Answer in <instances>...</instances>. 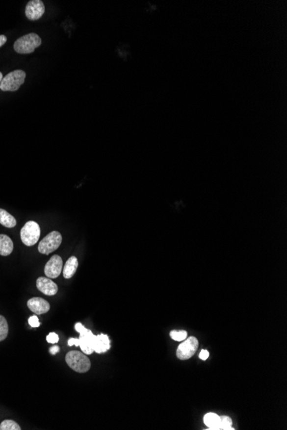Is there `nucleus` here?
Returning a JSON list of instances; mask_svg holds the SVG:
<instances>
[{"label": "nucleus", "mask_w": 287, "mask_h": 430, "mask_svg": "<svg viewBox=\"0 0 287 430\" xmlns=\"http://www.w3.org/2000/svg\"><path fill=\"white\" fill-rule=\"evenodd\" d=\"M42 45V39L35 33H30L18 38L14 43V50L18 53L28 54Z\"/></svg>", "instance_id": "f257e3e1"}, {"label": "nucleus", "mask_w": 287, "mask_h": 430, "mask_svg": "<svg viewBox=\"0 0 287 430\" xmlns=\"http://www.w3.org/2000/svg\"><path fill=\"white\" fill-rule=\"evenodd\" d=\"M66 361L73 370L81 374L89 371L91 366L90 360L86 354L79 351H70L66 354Z\"/></svg>", "instance_id": "f03ea898"}, {"label": "nucleus", "mask_w": 287, "mask_h": 430, "mask_svg": "<svg viewBox=\"0 0 287 430\" xmlns=\"http://www.w3.org/2000/svg\"><path fill=\"white\" fill-rule=\"evenodd\" d=\"M26 73L22 70H17L3 77L0 83V90L3 91H17L24 84Z\"/></svg>", "instance_id": "7ed1b4c3"}, {"label": "nucleus", "mask_w": 287, "mask_h": 430, "mask_svg": "<svg viewBox=\"0 0 287 430\" xmlns=\"http://www.w3.org/2000/svg\"><path fill=\"white\" fill-rule=\"evenodd\" d=\"M75 329L79 332L78 337L79 347L81 351L85 354H91L94 352V344L96 340V336L92 333L91 330L86 329L81 323L75 325Z\"/></svg>", "instance_id": "20e7f679"}, {"label": "nucleus", "mask_w": 287, "mask_h": 430, "mask_svg": "<svg viewBox=\"0 0 287 430\" xmlns=\"http://www.w3.org/2000/svg\"><path fill=\"white\" fill-rule=\"evenodd\" d=\"M40 234H41L40 226L34 221H29L28 223H26L20 233L23 243L28 247L34 246L38 242Z\"/></svg>", "instance_id": "39448f33"}, {"label": "nucleus", "mask_w": 287, "mask_h": 430, "mask_svg": "<svg viewBox=\"0 0 287 430\" xmlns=\"http://www.w3.org/2000/svg\"><path fill=\"white\" fill-rule=\"evenodd\" d=\"M61 242H62V236L60 233L58 231H52L39 243V252L42 254H49L57 250L61 244Z\"/></svg>", "instance_id": "423d86ee"}, {"label": "nucleus", "mask_w": 287, "mask_h": 430, "mask_svg": "<svg viewBox=\"0 0 287 430\" xmlns=\"http://www.w3.org/2000/svg\"><path fill=\"white\" fill-rule=\"evenodd\" d=\"M199 347V342L196 337H190L186 338L184 342L178 346L177 356L180 360H187L192 357Z\"/></svg>", "instance_id": "0eeeda50"}, {"label": "nucleus", "mask_w": 287, "mask_h": 430, "mask_svg": "<svg viewBox=\"0 0 287 430\" xmlns=\"http://www.w3.org/2000/svg\"><path fill=\"white\" fill-rule=\"evenodd\" d=\"M45 12V5L41 0L29 1L25 9V15L31 21L38 20Z\"/></svg>", "instance_id": "6e6552de"}, {"label": "nucleus", "mask_w": 287, "mask_h": 430, "mask_svg": "<svg viewBox=\"0 0 287 430\" xmlns=\"http://www.w3.org/2000/svg\"><path fill=\"white\" fill-rule=\"evenodd\" d=\"M62 267L63 260L61 257H59V255H53L46 264L44 272L49 278H56L62 272Z\"/></svg>", "instance_id": "1a4fd4ad"}, {"label": "nucleus", "mask_w": 287, "mask_h": 430, "mask_svg": "<svg viewBox=\"0 0 287 430\" xmlns=\"http://www.w3.org/2000/svg\"><path fill=\"white\" fill-rule=\"evenodd\" d=\"M36 287L46 296H54L58 292V286L49 278H39L36 281Z\"/></svg>", "instance_id": "9d476101"}, {"label": "nucleus", "mask_w": 287, "mask_h": 430, "mask_svg": "<svg viewBox=\"0 0 287 430\" xmlns=\"http://www.w3.org/2000/svg\"><path fill=\"white\" fill-rule=\"evenodd\" d=\"M28 307L34 312L35 314L42 315L43 313H48L50 309V304L46 300L40 297H34L28 301Z\"/></svg>", "instance_id": "9b49d317"}, {"label": "nucleus", "mask_w": 287, "mask_h": 430, "mask_svg": "<svg viewBox=\"0 0 287 430\" xmlns=\"http://www.w3.org/2000/svg\"><path fill=\"white\" fill-rule=\"evenodd\" d=\"M110 349V339L107 335L100 334L96 336V340L94 344V351L98 354L104 353Z\"/></svg>", "instance_id": "f8f14e48"}, {"label": "nucleus", "mask_w": 287, "mask_h": 430, "mask_svg": "<svg viewBox=\"0 0 287 430\" xmlns=\"http://www.w3.org/2000/svg\"><path fill=\"white\" fill-rule=\"evenodd\" d=\"M78 258L76 257H70L68 259H67V261H66V265L64 266V269H63V276H64V278L66 279L71 278H73L74 274L76 273L77 269H78Z\"/></svg>", "instance_id": "ddd939ff"}, {"label": "nucleus", "mask_w": 287, "mask_h": 430, "mask_svg": "<svg viewBox=\"0 0 287 430\" xmlns=\"http://www.w3.org/2000/svg\"><path fill=\"white\" fill-rule=\"evenodd\" d=\"M13 251V242L5 234H0V255L8 256Z\"/></svg>", "instance_id": "4468645a"}, {"label": "nucleus", "mask_w": 287, "mask_h": 430, "mask_svg": "<svg viewBox=\"0 0 287 430\" xmlns=\"http://www.w3.org/2000/svg\"><path fill=\"white\" fill-rule=\"evenodd\" d=\"M0 224H2L4 227L14 228L17 225V221L13 216L8 213L6 210L0 209Z\"/></svg>", "instance_id": "2eb2a0df"}, {"label": "nucleus", "mask_w": 287, "mask_h": 430, "mask_svg": "<svg viewBox=\"0 0 287 430\" xmlns=\"http://www.w3.org/2000/svg\"><path fill=\"white\" fill-rule=\"evenodd\" d=\"M220 416L215 413H208L204 416V423L209 430H218Z\"/></svg>", "instance_id": "dca6fc26"}, {"label": "nucleus", "mask_w": 287, "mask_h": 430, "mask_svg": "<svg viewBox=\"0 0 287 430\" xmlns=\"http://www.w3.org/2000/svg\"><path fill=\"white\" fill-rule=\"evenodd\" d=\"M9 332L7 320L2 315H0V342L4 341L7 337Z\"/></svg>", "instance_id": "f3484780"}, {"label": "nucleus", "mask_w": 287, "mask_h": 430, "mask_svg": "<svg viewBox=\"0 0 287 430\" xmlns=\"http://www.w3.org/2000/svg\"><path fill=\"white\" fill-rule=\"evenodd\" d=\"M0 430H21V427L12 420H4L0 424Z\"/></svg>", "instance_id": "a211bd4d"}, {"label": "nucleus", "mask_w": 287, "mask_h": 430, "mask_svg": "<svg viewBox=\"0 0 287 430\" xmlns=\"http://www.w3.org/2000/svg\"><path fill=\"white\" fill-rule=\"evenodd\" d=\"M232 421L229 416H220V421H219V425H218V430H234L232 427Z\"/></svg>", "instance_id": "6ab92c4d"}, {"label": "nucleus", "mask_w": 287, "mask_h": 430, "mask_svg": "<svg viewBox=\"0 0 287 430\" xmlns=\"http://www.w3.org/2000/svg\"><path fill=\"white\" fill-rule=\"evenodd\" d=\"M170 337L175 341H183L187 338V332L186 330H172Z\"/></svg>", "instance_id": "aec40b11"}, {"label": "nucleus", "mask_w": 287, "mask_h": 430, "mask_svg": "<svg viewBox=\"0 0 287 430\" xmlns=\"http://www.w3.org/2000/svg\"><path fill=\"white\" fill-rule=\"evenodd\" d=\"M59 336L55 332H51L47 337V341L50 344H57L59 342Z\"/></svg>", "instance_id": "412c9836"}, {"label": "nucleus", "mask_w": 287, "mask_h": 430, "mask_svg": "<svg viewBox=\"0 0 287 430\" xmlns=\"http://www.w3.org/2000/svg\"><path fill=\"white\" fill-rule=\"evenodd\" d=\"M28 324H29L32 327H40V322H39L38 318H37V316H35V315L29 317V319H28Z\"/></svg>", "instance_id": "4be33fe9"}, {"label": "nucleus", "mask_w": 287, "mask_h": 430, "mask_svg": "<svg viewBox=\"0 0 287 430\" xmlns=\"http://www.w3.org/2000/svg\"><path fill=\"white\" fill-rule=\"evenodd\" d=\"M209 357V352L208 351H206V350H202L201 351V353H200V358L202 359L203 361L205 360H207L208 358Z\"/></svg>", "instance_id": "5701e85b"}, {"label": "nucleus", "mask_w": 287, "mask_h": 430, "mask_svg": "<svg viewBox=\"0 0 287 430\" xmlns=\"http://www.w3.org/2000/svg\"><path fill=\"white\" fill-rule=\"evenodd\" d=\"M68 344H69V346H73V345L79 346L78 338H70L69 341H68Z\"/></svg>", "instance_id": "b1692460"}, {"label": "nucleus", "mask_w": 287, "mask_h": 430, "mask_svg": "<svg viewBox=\"0 0 287 430\" xmlns=\"http://www.w3.org/2000/svg\"><path fill=\"white\" fill-rule=\"evenodd\" d=\"M7 42V38H6V36L4 35H0V48L2 47V46H4L5 43Z\"/></svg>", "instance_id": "393cba45"}, {"label": "nucleus", "mask_w": 287, "mask_h": 430, "mask_svg": "<svg viewBox=\"0 0 287 430\" xmlns=\"http://www.w3.org/2000/svg\"><path fill=\"white\" fill-rule=\"evenodd\" d=\"M59 346H52V347L50 349V353L52 354H55L56 353L59 352Z\"/></svg>", "instance_id": "a878e982"}, {"label": "nucleus", "mask_w": 287, "mask_h": 430, "mask_svg": "<svg viewBox=\"0 0 287 430\" xmlns=\"http://www.w3.org/2000/svg\"><path fill=\"white\" fill-rule=\"evenodd\" d=\"M2 79H3V74L0 73V83H1V81H2Z\"/></svg>", "instance_id": "bb28decb"}]
</instances>
